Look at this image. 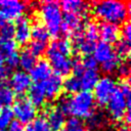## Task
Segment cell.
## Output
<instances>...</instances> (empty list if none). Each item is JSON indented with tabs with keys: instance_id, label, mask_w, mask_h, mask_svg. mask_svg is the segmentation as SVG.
Wrapping results in <instances>:
<instances>
[{
	"instance_id": "cell-1",
	"label": "cell",
	"mask_w": 131,
	"mask_h": 131,
	"mask_svg": "<svg viewBox=\"0 0 131 131\" xmlns=\"http://www.w3.org/2000/svg\"><path fill=\"white\" fill-rule=\"evenodd\" d=\"M72 45L66 38H58L53 40L47 47L46 55L51 69L54 70L58 77L68 76L72 71V59L70 54L72 52Z\"/></svg>"
},
{
	"instance_id": "cell-2",
	"label": "cell",
	"mask_w": 131,
	"mask_h": 131,
	"mask_svg": "<svg viewBox=\"0 0 131 131\" xmlns=\"http://www.w3.org/2000/svg\"><path fill=\"white\" fill-rule=\"evenodd\" d=\"M95 100L91 91L80 90L71 96L63 97L58 108L66 115L73 116L76 119H88L94 113Z\"/></svg>"
},
{
	"instance_id": "cell-3",
	"label": "cell",
	"mask_w": 131,
	"mask_h": 131,
	"mask_svg": "<svg viewBox=\"0 0 131 131\" xmlns=\"http://www.w3.org/2000/svg\"><path fill=\"white\" fill-rule=\"evenodd\" d=\"M129 7V4H126L122 1L105 0L94 4L93 13L103 23L119 25L126 21L130 11Z\"/></svg>"
},
{
	"instance_id": "cell-4",
	"label": "cell",
	"mask_w": 131,
	"mask_h": 131,
	"mask_svg": "<svg viewBox=\"0 0 131 131\" xmlns=\"http://www.w3.org/2000/svg\"><path fill=\"white\" fill-rule=\"evenodd\" d=\"M42 25L46 28L51 36H57L61 30L62 12L59 3L55 1H46L40 5L39 8Z\"/></svg>"
},
{
	"instance_id": "cell-5",
	"label": "cell",
	"mask_w": 131,
	"mask_h": 131,
	"mask_svg": "<svg viewBox=\"0 0 131 131\" xmlns=\"http://www.w3.org/2000/svg\"><path fill=\"white\" fill-rule=\"evenodd\" d=\"M92 53L93 58L96 60V62L101 64V69L104 73L111 74L117 70L120 58L118 57L114 47L111 44L100 41L96 43Z\"/></svg>"
},
{
	"instance_id": "cell-6",
	"label": "cell",
	"mask_w": 131,
	"mask_h": 131,
	"mask_svg": "<svg viewBox=\"0 0 131 131\" xmlns=\"http://www.w3.org/2000/svg\"><path fill=\"white\" fill-rule=\"evenodd\" d=\"M107 112L113 121L121 122L127 113H130V96L124 95L117 87L106 103Z\"/></svg>"
},
{
	"instance_id": "cell-7",
	"label": "cell",
	"mask_w": 131,
	"mask_h": 131,
	"mask_svg": "<svg viewBox=\"0 0 131 131\" xmlns=\"http://www.w3.org/2000/svg\"><path fill=\"white\" fill-rule=\"evenodd\" d=\"M117 89V83L111 76H104L99 78L93 88V97L95 102L100 105H106L111 96Z\"/></svg>"
},
{
	"instance_id": "cell-8",
	"label": "cell",
	"mask_w": 131,
	"mask_h": 131,
	"mask_svg": "<svg viewBox=\"0 0 131 131\" xmlns=\"http://www.w3.org/2000/svg\"><path fill=\"white\" fill-rule=\"evenodd\" d=\"M13 117H15L16 122L21 125L29 124L33 122L37 116V108L36 106L30 102L28 98L20 97L13 102L12 107Z\"/></svg>"
},
{
	"instance_id": "cell-9",
	"label": "cell",
	"mask_w": 131,
	"mask_h": 131,
	"mask_svg": "<svg viewBox=\"0 0 131 131\" xmlns=\"http://www.w3.org/2000/svg\"><path fill=\"white\" fill-rule=\"evenodd\" d=\"M27 10V4L18 0L0 1V19L4 21L17 20Z\"/></svg>"
},
{
	"instance_id": "cell-10",
	"label": "cell",
	"mask_w": 131,
	"mask_h": 131,
	"mask_svg": "<svg viewBox=\"0 0 131 131\" xmlns=\"http://www.w3.org/2000/svg\"><path fill=\"white\" fill-rule=\"evenodd\" d=\"M9 84V87L11 88L14 94L16 93L18 95H21L29 90V88L32 85V80L27 72L16 71L11 75Z\"/></svg>"
},
{
	"instance_id": "cell-11",
	"label": "cell",
	"mask_w": 131,
	"mask_h": 131,
	"mask_svg": "<svg viewBox=\"0 0 131 131\" xmlns=\"http://www.w3.org/2000/svg\"><path fill=\"white\" fill-rule=\"evenodd\" d=\"M84 17L85 16L74 13H64V15H62L60 32H63L64 34H71L73 36L81 32L84 26Z\"/></svg>"
},
{
	"instance_id": "cell-12",
	"label": "cell",
	"mask_w": 131,
	"mask_h": 131,
	"mask_svg": "<svg viewBox=\"0 0 131 131\" xmlns=\"http://www.w3.org/2000/svg\"><path fill=\"white\" fill-rule=\"evenodd\" d=\"M31 31L32 26L30 20L23 16L16 20V24L14 26V34L13 38L16 44L26 45L31 40Z\"/></svg>"
},
{
	"instance_id": "cell-13",
	"label": "cell",
	"mask_w": 131,
	"mask_h": 131,
	"mask_svg": "<svg viewBox=\"0 0 131 131\" xmlns=\"http://www.w3.org/2000/svg\"><path fill=\"white\" fill-rule=\"evenodd\" d=\"M52 75V69L45 59L36 61L35 66L30 70V78L35 83H42Z\"/></svg>"
},
{
	"instance_id": "cell-14",
	"label": "cell",
	"mask_w": 131,
	"mask_h": 131,
	"mask_svg": "<svg viewBox=\"0 0 131 131\" xmlns=\"http://www.w3.org/2000/svg\"><path fill=\"white\" fill-rule=\"evenodd\" d=\"M45 92V97L47 100H53L58 97L62 90L61 78L56 75H51L48 79L41 83Z\"/></svg>"
},
{
	"instance_id": "cell-15",
	"label": "cell",
	"mask_w": 131,
	"mask_h": 131,
	"mask_svg": "<svg viewBox=\"0 0 131 131\" xmlns=\"http://www.w3.org/2000/svg\"><path fill=\"white\" fill-rule=\"evenodd\" d=\"M121 30L119 28V25L111 24V23H102L98 27V35L101 38L102 42L107 44L116 43L119 40Z\"/></svg>"
},
{
	"instance_id": "cell-16",
	"label": "cell",
	"mask_w": 131,
	"mask_h": 131,
	"mask_svg": "<svg viewBox=\"0 0 131 131\" xmlns=\"http://www.w3.org/2000/svg\"><path fill=\"white\" fill-rule=\"evenodd\" d=\"M45 119L47 120V123H48L51 131H60V130H62V128L66 124V116L58 108V106L48 107L46 110Z\"/></svg>"
},
{
	"instance_id": "cell-17",
	"label": "cell",
	"mask_w": 131,
	"mask_h": 131,
	"mask_svg": "<svg viewBox=\"0 0 131 131\" xmlns=\"http://www.w3.org/2000/svg\"><path fill=\"white\" fill-rule=\"evenodd\" d=\"M59 6L66 13H74L81 16H85L89 9L88 3L80 0H64Z\"/></svg>"
},
{
	"instance_id": "cell-18",
	"label": "cell",
	"mask_w": 131,
	"mask_h": 131,
	"mask_svg": "<svg viewBox=\"0 0 131 131\" xmlns=\"http://www.w3.org/2000/svg\"><path fill=\"white\" fill-rule=\"evenodd\" d=\"M99 78L97 70H84V72L79 76L81 89L84 91H91Z\"/></svg>"
},
{
	"instance_id": "cell-19",
	"label": "cell",
	"mask_w": 131,
	"mask_h": 131,
	"mask_svg": "<svg viewBox=\"0 0 131 131\" xmlns=\"http://www.w3.org/2000/svg\"><path fill=\"white\" fill-rule=\"evenodd\" d=\"M29 93V100L31 103H33L36 107L41 106L44 104L46 97H45V92L43 89V86L41 83H34L31 85V87L28 90Z\"/></svg>"
},
{
	"instance_id": "cell-20",
	"label": "cell",
	"mask_w": 131,
	"mask_h": 131,
	"mask_svg": "<svg viewBox=\"0 0 131 131\" xmlns=\"http://www.w3.org/2000/svg\"><path fill=\"white\" fill-rule=\"evenodd\" d=\"M50 35L49 33L47 32L46 28L38 23V24H35L33 27H32V31H31V39L33 41H38V42H42V43H46L49 39Z\"/></svg>"
},
{
	"instance_id": "cell-21",
	"label": "cell",
	"mask_w": 131,
	"mask_h": 131,
	"mask_svg": "<svg viewBox=\"0 0 131 131\" xmlns=\"http://www.w3.org/2000/svg\"><path fill=\"white\" fill-rule=\"evenodd\" d=\"M14 99L15 95L11 88L5 84L0 85V105L8 107L10 104L14 102Z\"/></svg>"
},
{
	"instance_id": "cell-22",
	"label": "cell",
	"mask_w": 131,
	"mask_h": 131,
	"mask_svg": "<svg viewBox=\"0 0 131 131\" xmlns=\"http://www.w3.org/2000/svg\"><path fill=\"white\" fill-rule=\"evenodd\" d=\"M19 56V62L18 66L23 69V71H30L36 63V58L28 49L24 50L20 54H18Z\"/></svg>"
},
{
	"instance_id": "cell-23",
	"label": "cell",
	"mask_w": 131,
	"mask_h": 131,
	"mask_svg": "<svg viewBox=\"0 0 131 131\" xmlns=\"http://www.w3.org/2000/svg\"><path fill=\"white\" fill-rule=\"evenodd\" d=\"M82 35L84 36L85 39H87L88 41L92 42V43H97V40L99 38L98 35V26L95 23H88L87 25H85L83 31L81 32Z\"/></svg>"
},
{
	"instance_id": "cell-24",
	"label": "cell",
	"mask_w": 131,
	"mask_h": 131,
	"mask_svg": "<svg viewBox=\"0 0 131 131\" xmlns=\"http://www.w3.org/2000/svg\"><path fill=\"white\" fill-rule=\"evenodd\" d=\"M62 88L64 89L66 92L70 94H75L81 90V85H80V80L79 77L77 76H70L68 77L63 82H62Z\"/></svg>"
},
{
	"instance_id": "cell-25",
	"label": "cell",
	"mask_w": 131,
	"mask_h": 131,
	"mask_svg": "<svg viewBox=\"0 0 131 131\" xmlns=\"http://www.w3.org/2000/svg\"><path fill=\"white\" fill-rule=\"evenodd\" d=\"M13 121V114L9 107H4L0 111V131L8 129Z\"/></svg>"
},
{
	"instance_id": "cell-26",
	"label": "cell",
	"mask_w": 131,
	"mask_h": 131,
	"mask_svg": "<svg viewBox=\"0 0 131 131\" xmlns=\"http://www.w3.org/2000/svg\"><path fill=\"white\" fill-rule=\"evenodd\" d=\"M14 26L11 23L0 19V41L13 39Z\"/></svg>"
},
{
	"instance_id": "cell-27",
	"label": "cell",
	"mask_w": 131,
	"mask_h": 131,
	"mask_svg": "<svg viewBox=\"0 0 131 131\" xmlns=\"http://www.w3.org/2000/svg\"><path fill=\"white\" fill-rule=\"evenodd\" d=\"M118 57L127 58L130 54V41H126L124 39H121L117 43V47L115 49Z\"/></svg>"
},
{
	"instance_id": "cell-28",
	"label": "cell",
	"mask_w": 131,
	"mask_h": 131,
	"mask_svg": "<svg viewBox=\"0 0 131 131\" xmlns=\"http://www.w3.org/2000/svg\"><path fill=\"white\" fill-rule=\"evenodd\" d=\"M16 49H17V44L13 39L0 41V50L2 51L4 56L16 52Z\"/></svg>"
},
{
	"instance_id": "cell-29",
	"label": "cell",
	"mask_w": 131,
	"mask_h": 131,
	"mask_svg": "<svg viewBox=\"0 0 131 131\" xmlns=\"http://www.w3.org/2000/svg\"><path fill=\"white\" fill-rule=\"evenodd\" d=\"M28 50L35 56H40L42 55L45 50H46V43H42V42H38V41H31Z\"/></svg>"
},
{
	"instance_id": "cell-30",
	"label": "cell",
	"mask_w": 131,
	"mask_h": 131,
	"mask_svg": "<svg viewBox=\"0 0 131 131\" xmlns=\"http://www.w3.org/2000/svg\"><path fill=\"white\" fill-rule=\"evenodd\" d=\"M32 128L34 131H51L50 127L47 123V120L45 119L44 116H40L38 118H35L33 121Z\"/></svg>"
},
{
	"instance_id": "cell-31",
	"label": "cell",
	"mask_w": 131,
	"mask_h": 131,
	"mask_svg": "<svg viewBox=\"0 0 131 131\" xmlns=\"http://www.w3.org/2000/svg\"><path fill=\"white\" fill-rule=\"evenodd\" d=\"M7 66H8V69H14V68H17L18 67V62H19V56H18V53L17 51L14 52V53H11L9 55H6L5 56V60Z\"/></svg>"
},
{
	"instance_id": "cell-32",
	"label": "cell",
	"mask_w": 131,
	"mask_h": 131,
	"mask_svg": "<svg viewBox=\"0 0 131 131\" xmlns=\"http://www.w3.org/2000/svg\"><path fill=\"white\" fill-rule=\"evenodd\" d=\"M88 125L91 127V128H97L101 125L102 123V116L100 114H95L93 113L88 119Z\"/></svg>"
},
{
	"instance_id": "cell-33",
	"label": "cell",
	"mask_w": 131,
	"mask_h": 131,
	"mask_svg": "<svg viewBox=\"0 0 131 131\" xmlns=\"http://www.w3.org/2000/svg\"><path fill=\"white\" fill-rule=\"evenodd\" d=\"M82 64L85 70H96V68H97V62L91 55H87L82 60Z\"/></svg>"
},
{
	"instance_id": "cell-34",
	"label": "cell",
	"mask_w": 131,
	"mask_h": 131,
	"mask_svg": "<svg viewBox=\"0 0 131 131\" xmlns=\"http://www.w3.org/2000/svg\"><path fill=\"white\" fill-rule=\"evenodd\" d=\"M119 74V76L123 77V78H127L130 74V69H129V66L127 63H122V64H119L117 70H116Z\"/></svg>"
},
{
	"instance_id": "cell-35",
	"label": "cell",
	"mask_w": 131,
	"mask_h": 131,
	"mask_svg": "<svg viewBox=\"0 0 131 131\" xmlns=\"http://www.w3.org/2000/svg\"><path fill=\"white\" fill-rule=\"evenodd\" d=\"M120 34H122V39H124L126 41H130L131 40V26H130L129 23H126L123 26L122 32Z\"/></svg>"
},
{
	"instance_id": "cell-36",
	"label": "cell",
	"mask_w": 131,
	"mask_h": 131,
	"mask_svg": "<svg viewBox=\"0 0 131 131\" xmlns=\"http://www.w3.org/2000/svg\"><path fill=\"white\" fill-rule=\"evenodd\" d=\"M9 69L6 67H0V85L4 84L5 81L8 79L9 77Z\"/></svg>"
},
{
	"instance_id": "cell-37",
	"label": "cell",
	"mask_w": 131,
	"mask_h": 131,
	"mask_svg": "<svg viewBox=\"0 0 131 131\" xmlns=\"http://www.w3.org/2000/svg\"><path fill=\"white\" fill-rule=\"evenodd\" d=\"M81 126V123H80V120L79 119H76V118H71L68 122H67V128L68 129H72V128H76V127H79Z\"/></svg>"
},
{
	"instance_id": "cell-38",
	"label": "cell",
	"mask_w": 131,
	"mask_h": 131,
	"mask_svg": "<svg viewBox=\"0 0 131 131\" xmlns=\"http://www.w3.org/2000/svg\"><path fill=\"white\" fill-rule=\"evenodd\" d=\"M8 130H9V131H25L23 125L19 124V123L16 122V121H12V123H11L10 126L8 127Z\"/></svg>"
},
{
	"instance_id": "cell-39",
	"label": "cell",
	"mask_w": 131,
	"mask_h": 131,
	"mask_svg": "<svg viewBox=\"0 0 131 131\" xmlns=\"http://www.w3.org/2000/svg\"><path fill=\"white\" fill-rule=\"evenodd\" d=\"M67 131H86L83 127H82V125L81 126H79V127H76V128H72V129H67Z\"/></svg>"
},
{
	"instance_id": "cell-40",
	"label": "cell",
	"mask_w": 131,
	"mask_h": 131,
	"mask_svg": "<svg viewBox=\"0 0 131 131\" xmlns=\"http://www.w3.org/2000/svg\"><path fill=\"white\" fill-rule=\"evenodd\" d=\"M4 60H5V56H4V54L2 53V51L0 50V67H2V66H3Z\"/></svg>"
},
{
	"instance_id": "cell-41",
	"label": "cell",
	"mask_w": 131,
	"mask_h": 131,
	"mask_svg": "<svg viewBox=\"0 0 131 131\" xmlns=\"http://www.w3.org/2000/svg\"><path fill=\"white\" fill-rule=\"evenodd\" d=\"M119 131H130V129L128 128V126H123V127L120 128Z\"/></svg>"
},
{
	"instance_id": "cell-42",
	"label": "cell",
	"mask_w": 131,
	"mask_h": 131,
	"mask_svg": "<svg viewBox=\"0 0 131 131\" xmlns=\"http://www.w3.org/2000/svg\"><path fill=\"white\" fill-rule=\"evenodd\" d=\"M25 131H34V130H33V128H32V126H30V127H28Z\"/></svg>"
},
{
	"instance_id": "cell-43",
	"label": "cell",
	"mask_w": 131,
	"mask_h": 131,
	"mask_svg": "<svg viewBox=\"0 0 131 131\" xmlns=\"http://www.w3.org/2000/svg\"><path fill=\"white\" fill-rule=\"evenodd\" d=\"M1 110H2V106H1V105H0V111H1Z\"/></svg>"
},
{
	"instance_id": "cell-44",
	"label": "cell",
	"mask_w": 131,
	"mask_h": 131,
	"mask_svg": "<svg viewBox=\"0 0 131 131\" xmlns=\"http://www.w3.org/2000/svg\"><path fill=\"white\" fill-rule=\"evenodd\" d=\"M60 131H67V130H60Z\"/></svg>"
}]
</instances>
